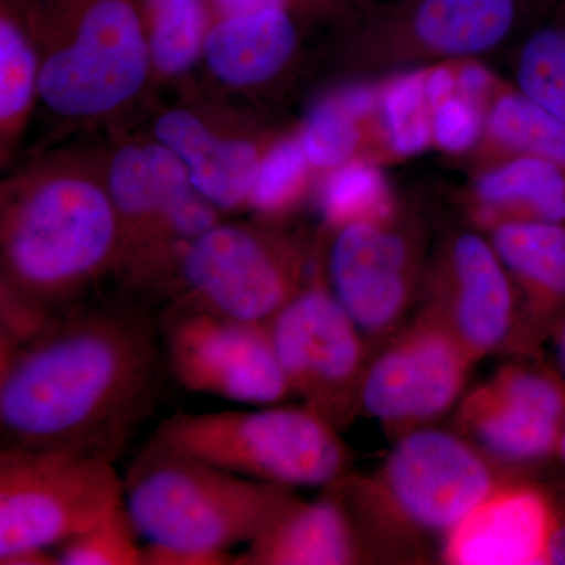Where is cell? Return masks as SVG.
I'll return each mask as SVG.
<instances>
[{
	"label": "cell",
	"instance_id": "obj_33",
	"mask_svg": "<svg viewBox=\"0 0 565 565\" xmlns=\"http://www.w3.org/2000/svg\"><path fill=\"white\" fill-rule=\"evenodd\" d=\"M234 559L236 556L230 553L196 552L152 544L143 546V565H234Z\"/></svg>",
	"mask_w": 565,
	"mask_h": 565
},
{
	"label": "cell",
	"instance_id": "obj_25",
	"mask_svg": "<svg viewBox=\"0 0 565 565\" xmlns=\"http://www.w3.org/2000/svg\"><path fill=\"white\" fill-rule=\"evenodd\" d=\"M40 52L24 0L0 3V154L10 162L40 99Z\"/></svg>",
	"mask_w": 565,
	"mask_h": 565
},
{
	"label": "cell",
	"instance_id": "obj_14",
	"mask_svg": "<svg viewBox=\"0 0 565 565\" xmlns=\"http://www.w3.org/2000/svg\"><path fill=\"white\" fill-rule=\"evenodd\" d=\"M162 341L170 373L189 392L252 405H274L292 394L266 323L172 303Z\"/></svg>",
	"mask_w": 565,
	"mask_h": 565
},
{
	"label": "cell",
	"instance_id": "obj_30",
	"mask_svg": "<svg viewBox=\"0 0 565 565\" xmlns=\"http://www.w3.org/2000/svg\"><path fill=\"white\" fill-rule=\"evenodd\" d=\"M426 88L433 107L434 148L468 158L484 134L487 107L462 90L456 62L426 66Z\"/></svg>",
	"mask_w": 565,
	"mask_h": 565
},
{
	"label": "cell",
	"instance_id": "obj_7",
	"mask_svg": "<svg viewBox=\"0 0 565 565\" xmlns=\"http://www.w3.org/2000/svg\"><path fill=\"white\" fill-rule=\"evenodd\" d=\"M318 273L313 253L274 221L221 222L185 248L167 294L173 303L267 323Z\"/></svg>",
	"mask_w": 565,
	"mask_h": 565
},
{
	"label": "cell",
	"instance_id": "obj_16",
	"mask_svg": "<svg viewBox=\"0 0 565 565\" xmlns=\"http://www.w3.org/2000/svg\"><path fill=\"white\" fill-rule=\"evenodd\" d=\"M465 438L490 460L525 468L557 460L565 429V381L537 362L508 364L459 407Z\"/></svg>",
	"mask_w": 565,
	"mask_h": 565
},
{
	"label": "cell",
	"instance_id": "obj_18",
	"mask_svg": "<svg viewBox=\"0 0 565 565\" xmlns=\"http://www.w3.org/2000/svg\"><path fill=\"white\" fill-rule=\"evenodd\" d=\"M225 118L191 106L163 109L152 121V137L188 169L196 191L218 211H239L248 200L259 163L275 136L233 129Z\"/></svg>",
	"mask_w": 565,
	"mask_h": 565
},
{
	"label": "cell",
	"instance_id": "obj_31",
	"mask_svg": "<svg viewBox=\"0 0 565 565\" xmlns=\"http://www.w3.org/2000/svg\"><path fill=\"white\" fill-rule=\"evenodd\" d=\"M313 172L297 132L280 134L259 163L248 207L266 221L285 217L310 193Z\"/></svg>",
	"mask_w": 565,
	"mask_h": 565
},
{
	"label": "cell",
	"instance_id": "obj_3",
	"mask_svg": "<svg viewBox=\"0 0 565 565\" xmlns=\"http://www.w3.org/2000/svg\"><path fill=\"white\" fill-rule=\"evenodd\" d=\"M40 102L77 126L122 117L152 79L140 0H24Z\"/></svg>",
	"mask_w": 565,
	"mask_h": 565
},
{
	"label": "cell",
	"instance_id": "obj_27",
	"mask_svg": "<svg viewBox=\"0 0 565 565\" xmlns=\"http://www.w3.org/2000/svg\"><path fill=\"white\" fill-rule=\"evenodd\" d=\"M152 79H181L203 61L214 22L207 0H140Z\"/></svg>",
	"mask_w": 565,
	"mask_h": 565
},
{
	"label": "cell",
	"instance_id": "obj_19",
	"mask_svg": "<svg viewBox=\"0 0 565 565\" xmlns=\"http://www.w3.org/2000/svg\"><path fill=\"white\" fill-rule=\"evenodd\" d=\"M299 17L288 6L217 17L204 41L211 76L234 88L255 90L282 76L300 50Z\"/></svg>",
	"mask_w": 565,
	"mask_h": 565
},
{
	"label": "cell",
	"instance_id": "obj_22",
	"mask_svg": "<svg viewBox=\"0 0 565 565\" xmlns=\"http://www.w3.org/2000/svg\"><path fill=\"white\" fill-rule=\"evenodd\" d=\"M462 202L481 230L509 218L565 222V167L531 156L490 163L471 170Z\"/></svg>",
	"mask_w": 565,
	"mask_h": 565
},
{
	"label": "cell",
	"instance_id": "obj_17",
	"mask_svg": "<svg viewBox=\"0 0 565 565\" xmlns=\"http://www.w3.org/2000/svg\"><path fill=\"white\" fill-rule=\"evenodd\" d=\"M565 501L531 482H501L445 535L444 559L457 565L550 564Z\"/></svg>",
	"mask_w": 565,
	"mask_h": 565
},
{
	"label": "cell",
	"instance_id": "obj_26",
	"mask_svg": "<svg viewBox=\"0 0 565 565\" xmlns=\"http://www.w3.org/2000/svg\"><path fill=\"white\" fill-rule=\"evenodd\" d=\"M375 137L381 166L422 154L434 147L426 66L397 71L379 82Z\"/></svg>",
	"mask_w": 565,
	"mask_h": 565
},
{
	"label": "cell",
	"instance_id": "obj_24",
	"mask_svg": "<svg viewBox=\"0 0 565 565\" xmlns=\"http://www.w3.org/2000/svg\"><path fill=\"white\" fill-rule=\"evenodd\" d=\"M531 156L565 167V121L514 84L501 81L486 111L482 139L468 156L471 170Z\"/></svg>",
	"mask_w": 565,
	"mask_h": 565
},
{
	"label": "cell",
	"instance_id": "obj_34",
	"mask_svg": "<svg viewBox=\"0 0 565 565\" xmlns=\"http://www.w3.org/2000/svg\"><path fill=\"white\" fill-rule=\"evenodd\" d=\"M297 17L307 20H329L348 13L343 0H288Z\"/></svg>",
	"mask_w": 565,
	"mask_h": 565
},
{
	"label": "cell",
	"instance_id": "obj_37",
	"mask_svg": "<svg viewBox=\"0 0 565 565\" xmlns=\"http://www.w3.org/2000/svg\"><path fill=\"white\" fill-rule=\"evenodd\" d=\"M557 462L563 465L565 470V429L563 433V437H561L559 448H557Z\"/></svg>",
	"mask_w": 565,
	"mask_h": 565
},
{
	"label": "cell",
	"instance_id": "obj_32",
	"mask_svg": "<svg viewBox=\"0 0 565 565\" xmlns=\"http://www.w3.org/2000/svg\"><path fill=\"white\" fill-rule=\"evenodd\" d=\"M139 535L122 503L98 525L57 546L55 556L63 565H143Z\"/></svg>",
	"mask_w": 565,
	"mask_h": 565
},
{
	"label": "cell",
	"instance_id": "obj_1",
	"mask_svg": "<svg viewBox=\"0 0 565 565\" xmlns=\"http://www.w3.org/2000/svg\"><path fill=\"white\" fill-rule=\"evenodd\" d=\"M151 319L125 308H71L2 356V448L114 460L150 411L158 375Z\"/></svg>",
	"mask_w": 565,
	"mask_h": 565
},
{
	"label": "cell",
	"instance_id": "obj_28",
	"mask_svg": "<svg viewBox=\"0 0 565 565\" xmlns=\"http://www.w3.org/2000/svg\"><path fill=\"white\" fill-rule=\"evenodd\" d=\"M512 84L565 121V0H552L523 32Z\"/></svg>",
	"mask_w": 565,
	"mask_h": 565
},
{
	"label": "cell",
	"instance_id": "obj_20",
	"mask_svg": "<svg viewBox=\"0 0 565 565\" xmlns=\"http://www.w3.org/2000/svg\"><path fill=\"white\" fill-rule=\"evenodd\" d=\"M482 232L514 278L527 340L539 348L565 310V222L509 218Z\"/></svg>",
	"mask_w": 565,
	"mask_h": 565
},
{
	"label": "cell",
	"instance_id": "obj_4",
	"mask_svg": "<svg viewBox=\"0 0 565 565\" xmlns=\"http://www.w3.org/2000/svg\"><path fill=\"white\" fill-rule=\"evenodd\" d=\"M125 504L148 544L230 553L266 533L299 498L150 440L125 478Z\"/></svg>",
	"mask_w": 565,
	"mask_h": 565
},
{
	"label": "cell",
	"instance_id": "obj_2",
	"mask_svg": "<svg viewBox=\"0 0 565 565\" xmlns=\"http://www.w3.org/2000/svg\"><path fill=\"white\" fill-rule=\"evenodd\" d=\"M120 226L103 156L55 152L0 189V303L50 322L109 273Z\"/></svg>",
	"mask_w": 565,
	"mask_h": 565
},
{
	"label": "cell",
	"instance_id": "obj_9",
	"mask_svg": "<svg viewBox=\"0 0 565 565\" xmlns=\"http://www.w3.org/2000/svg\"><path fill=\"white\" fill-rule=\"evenodd\" d=\"M500 484L492 460L463 435L418 427L401 435L373 481L344 476L330 487L348 501L385 504L418 533L445 537Z\"/></svg>",
	"mask_w": 565,
	"mask_h": 565
},
{
	"label": "cell",
	"instance_id": "obj_13",
	"mask_svg": "<svg viewBox=\"0 0 565 565\" xmlns=\"http://www.w3.org/2000/svg\"><path fill=\"white\" fill-rule=\"evenodd\" d=\"M422 288L429 302L424 313L455 334L471 359L500 351L512 338L533 351L519 288L478 226L444 237L426 264Z\"/></svg>",
	"mask_w": 565,
	"mask_h": 565
},
{
	"label": "cell",
	"instance_id": "obj_35",
	"mask_svg": "<svg viewBox=\"0 0 565 565\" xmlns=\"http://www.w3.org/2000/svg\"><path fill=\"white\" fill-rule=\"evenodd\" d=\"M207 2H210L212 11H214L215 18L248 13V11L281 6V3H288L289 6L288 0H207Z\"/></svg>",
	"mask_w": 565,
	"mask_h": 565
},
{
	"label": "cell",
	"instance_id": "obj_36",
	"mask_svg": "<svg viewBox=\"0 0 565 565\" xmlns=\"http://www.w3.org/2000/svg\"><path fill=\"white\" fill-rule=\"evenodd\" d=\"M546 341L552 344L553 352H555V362L557 373L563 375L565 381V310L557 316L555 323L550 329Z\"/></svg>",
	"mask_w": 565,
	"mask_h": 565
},
{
	"label": "cell",
	"instance_id": "obj_29",
	"mask_svg": "<svg viewBox=\"0 0 565 565\" xmlns=\"http://www.w3.org/2000/svg\"><path fill=\"white\" fill-rule=\"evenodd\" d=\"M322 178L318 204L329 230L352 222L381 221L399 207L401 200L382 167L367 159H355Z\"/></svg>",
	"mask_w": 565,
	"mask_h": 565
},
{
	"label": "cell",
	"instance_id": "obj_5",
	"mask_svg": "<svg viewBox=\"0 0 565 565\" xmlns=\"http://www.w3.org/2000/svg\"><path fill=\"white\" fill-rule=\"evenodd\" d=\"M120 226L115 274L131 289L166 291L185 248L221 223L188 169L156 140H122L103 154Z\"/></svg>",
	"mask_w": 565,
	"mask_h": 565
},
{
	"label": "cell",
	"instance_id": "obj_10",
	"mask_svg": "<svg viewBox=\"0 0 565 565\" xmlns=\"http://www.w3.org/2000/svg\"><path fill=\"white\" fill-rule=\"evenodd\" d=\"M527 13L530 0H385L353 33V57L386 74L478 61L523 29Z\"/></svg>",
	"mask_w": 565,
	"mask_h": 565
},
{
	"label": "cell",
	"instance_id": "obj_23",
	"mask_svg": "<svg viewBox=\"0 0 565 565\" xmlns=\"http://www.w3.org/2000/svg\"><path fill=\"white\" fill-rule=\"evenodd\" d=\"M377 96L379 82H356L326 93L310 107L297 137L315 172H333L355 159L375 162Z\"/></svg>",
	"mask_w": 565,
	"mask_h": 565
},
{
	"label": "cell",
	"instance_id": "obj_11",
	"mask_svg": "<svg viewBox=\"0 0 565 565\" xmlns=\"http://www.w3.org/2000/svg\"><path fill=\"white\" fill-rule=\"evenodd\" d=\"M266 326L292 394L334 427L349 419L370 363L366 337L321 270Z\"/></svg>",
	"mask_w": 565,
	"mask_h": 565
},
{
	"label": "cell",
	"instance_id": "obj_15",
	"mask_svg": "<svg viewBox=\"0 0 565 565\" xmlns=\"http://www.w3.org/2000/svg\"><path fill=\"white\" fill-rule=\"evenodd\" d=\"M473 362L455 334L423 313L370 360L360 407L388 429L411 433L455 407Z\"/></svg>",
	"mask_w": 565,
	"mask_h": 565
},
{
	"label": "cell",
	"instance_id": "obj_12",
	"mask_svg": "<svg viewBox=\"0 0 565 565\" xmlns=\"http://www.w3.org/2000/svg\"><path fill=\"white\" fill-rule=\"evenodd\" d=\"M326 281L366 338L392 332L422 288L423 230L407 206L330 230Z\"/></svg>",
	"mask_w": 565,
	"mask_h": 565
},
{
	"label": "cell",
	"instance_id": "obj_21",
	"mask_svg": "<svg viewBox=\"0 0 565 565\" xmlns=\"http://www.w3.org/2000/svg\"><path fill=\"white\" fill-rule=\"evenodd\" d=\"M362 559L360 531L340 494L299 501L248 544L234 565H344Z\"/></svg>",
	"mask_w": 565,
	"mask_h": 565
},
{
	"label": "cell",
	"instance_id": "obj_8",
	"mask_svg": "<svg viewBox=\"0 0 565 565\" xmlns=\"http://www.w3.org/2000/svg\"><path fill=\"white\" fill-rule=\"evenodd\" d=\"M125 503V482L107 457L58 449L2 448L0 561L61 546Z\"/></svg>",
	"mask_w": 565,
	"mask_h": 565
},
{
	"label": "cell",
	"instance_id": "obj_6",
	"mask_svg": "<svg viewBox=\"0 0 565 565\" xmlns=\"http://www.w3.org/2000/svg\"><path fill=\"white\" fill-rule=\"evenodd\" d=\"M151 441L230 473L288 487H330L344 478L348 449L313 408L273 407L180 414Z\"/></svg>",
	"mask_w": 565,
	"mask_h": 565
}]
</instances>
